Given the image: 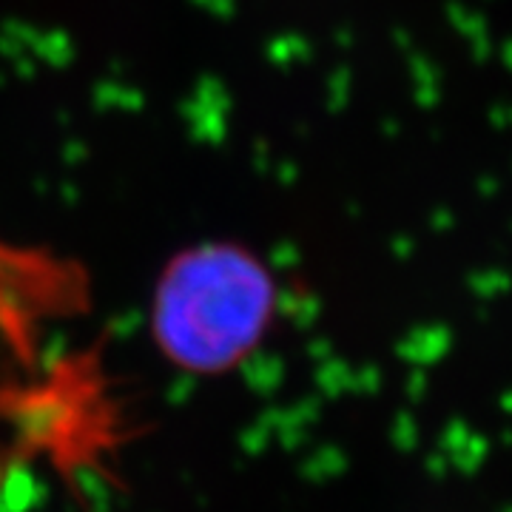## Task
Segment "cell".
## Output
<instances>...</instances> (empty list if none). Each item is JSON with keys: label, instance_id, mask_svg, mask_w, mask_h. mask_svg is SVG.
Here are the masks:
<instances>
[{"label": "cell", "instance_id": "cell-1", "mask_svg": "<svg viewBox=\"0 0 512 512\" xmlns=\"http://www.w3.org/2000/svg\"><path fill=\"white\" fill-rule=\"evenodd\" d=\"M268 319L256 276L205 274L174 282L157 313V336L174 365L220 373L254 348Z\"/></svg>", "mask_w": 512, "mask_h": 512}]
</instances>
